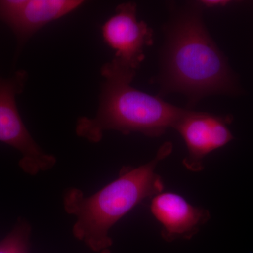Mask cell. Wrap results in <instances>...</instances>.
I'll return each mask as SVG.
<instances>
[{
    "mask_svg": "<svg viewBox=\"0 0 253 253\" xmlns=\"http://www.w3.org/2000/svg\"><path fill=\"white\" fill-rule=\"evenodd\" d=\"M161 83L165 92L183 93L193 103L238 92L236 76L196 9L178 15L168 28Z\"/></svg>",
    "mask_w": 253,
    "mask_h": 253,
    "instance_id": "cell-1",
    "label": "cell"
},
{
    "mask_svg": "<svg viewBox=\"0 0 253 253\" xmlns=\"http://www.w3.org/2000/svg\"><path fill=\"white\" fill-rule=\"evenodd\" d=\"M172 149V143H164L152 161L139 167L123 168L117 179L89 197L76 188L67 190L63 196L65 211L77 218L73 236L94 252L109 249L113 244L109 236L112 226L144 200L164 190L156 169Z\"/></svg>",
    "mask_w": 253,
    "mask_h": 253,
    "instance_id": "cell-2",
    "label": "cell"
},
{
    "mask_svg": "<svg viewBox=\"0 0 253 253\" xmlns=\"http://www.w3.org/2000/svg\"><path fill=\"white\" fill-rule=\"evenodd\" d=\"M101 73L105 80L96 116L80 118L76 125V134L86 140L99 142L104 131L109 129L158 137L168 128H174L185 112L131 86L136 71L111 61L103 66Z\"/></svg>",
    "mask_w": 253,
    "mask_h": 253,
    "instance_id": "cell-3",
    "label": "cell"
},
{
    "mask_svg": "<svg viewBox=\"0 0 253 253\" xmlns=\"http://www.w3.org/2000/svg\"><path fill=\"white\" fill-rule=\"evenodd\" d=\"M27 77L25 71H18L12 77H0V141L17 149L22 155L20 167L36 175L54 167L56 159L38 146L18 113L16 96L22 92Z\"/></svg>",
    "mask_w": 253,
    "mask_h": 253,
    "instance_id": "cell-4",
    "label": "cell"
},
{
    "mask_svg": "<svg viewBox=\"0 0 253 253\" xmlns=\"http://www.w3.org/2000/svg\"><path fill=\"white\" fill-rule=\"evenodd\" d=\"M231 121V116L186 110L174 129L185 142L187 155L183 164L188 170L201 172L204 168V158L234 139L228 127Z\"/></svg>",
    "mask_w": 253,
    "mask_h": 253,
    "instance_id": "cell-5",
    "label": "cell"
},
{
    "mask_svg": "<svg viewBox=\"0 0 253 253\" xmlns=\"http://www.w3.org/2000/svg\"><path fill=\"white\" fill-rule=\"evenodd\" d=\"M101 30L106 44L116 51L113 61L136 71L144 61V48L154 42V35L146 23L138 21L135 3L118 5Z\"/></svg>",
    "mask_w": 253,
    "mask_h": 253,
    "instance_id": "cell-6",
    "label": "cell"
},
{
    "mask_svg": "<svg viewBox=\"0 0 253 253\" xmlns=\"http://www.w3.org/2000/svg\"><path fill=\"white\" fill-rule=\"evenodd\" d=\"M83 3L78 0H1L0 20L23 43L41 28L72 12Z\"/></svg>",
    "mask_w": 253,
    "mask_h": 253,
    "instance_id": "cell-7",
    "label": "cell"
},
{
    "mask_svg": "<svg viewBox=\"0 0 253 253\" xmlns=\"http://www.w3.org/2000/svg\"><path fill=\"white\" fill-rule=\"evenodd\" d=\"M150 210L161 224V236L167 242L192 239L211 219L208 210L193 206L173 192L156 194L152 197Z\"/></svg>",
    "mask_w": 253,
    "mask_h": 253,
    "instance_id": "cell-8",
    "label": "cell"
},
{
    "mask_svg": "<svg viewBox=\"0 0 253 253\" xmlns=\"http://www.w3.org/2000/svg\"><path fill=\"white\" fill-rule=\"evenodd\" d=\"M30 232L31 228L27 223H18L0 243V253H28Z\"/></svg>",
    "mask_w": 253,
    "mask_h": 253,
    "instance_id": "cell-9",
    "label": "cell"
},
{
    "mask_svg": "<svg viewBox=\"0 0 253 253\" xmlns=\"http://www.w3.org/2000/svg\"><path fill=\"white\" fill-rule=\"evenodd\" d=\"M202 4L207 6V7H218V6H224L229 4V1H224V0H207V1H202Z\"/></svg>",
    "mask_w": 253,
    "mask_h": 253,
    "instance_id": "cell-10",
    "label": "cell"
},
{
    "mask_svg": "<svg viewBox=\"0 0 253 253\" xmlns=\"http://www.w3.org/2000/svg\"><path fill=\"white\" fill-rule=\"evenodd\" d=\"M99 253H111V251H110L109 249L106 250V251H101V252H100Z\"/></svg>",
    "mask_w": 253,
    "mask_h": 253,
    "instance_id": "cell-11",
    "label": "cell"
}]
</instances>
